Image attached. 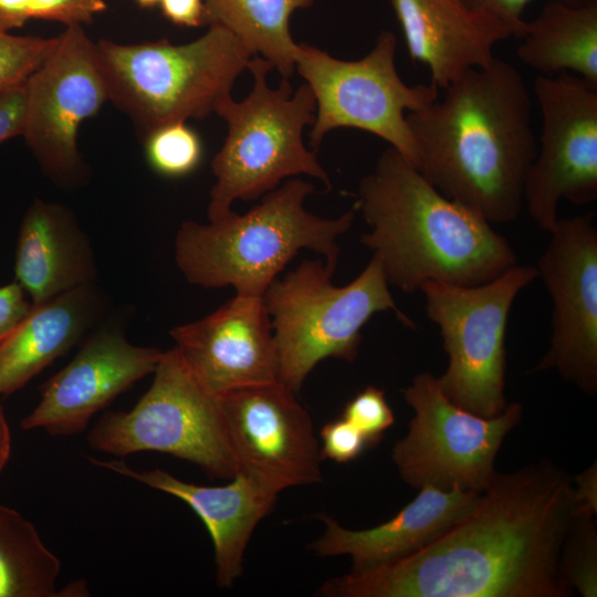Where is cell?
<instances>
[{
    "label": "cell",
    "instance_id": "cb8c5ba5",
    "mask_svg": "<svg viewBox=\"0 0 597 597\" xmlns=\"http://www.w3.org/2000/svg\"><path fill=\"white\" fill-rule=\"evenodd\" d=\"M315 0H205L209 25L223 27L254 54L265 59L283 78L295 70L298 43L290 31L294 11Z\"/></svg>",
    "mask_w": 597,
    "mask_h": 597
},
{
    "label": "cell",
    "instance_id": "d6a6232c",
    "mask_svg": "<svg viewBox=\"0 0 597 597\" xmlns=\"http://www.w3.org/2000/svg\"><path fill=\"white\" fill-rule=\"evenodd\" d=\"M32 304L15 282L0 286V346L31 311Z\"/></svg>",
    "mask_w": 597,
    "mask_h": 597
},
{
    "label": "cell",
    "instance_id": "277c9868",
    "mask_svg": "<svg viewBox=\"0 0 597 597\" xmlns=\"http://www.w3.org/2000/svg\"><path fill=\"white\" fill-rule=\"evenodd\" d=\"M314 186L300 178L264 195L244 214L198 223L185 221L175 237V261L186 280L205 289L232 286L235 294L263 296L286 264L302 249L323 256L335 271L337 240L355 221V205L334 219L304 208Z\"/></svg>",
    "mask_w": 597,
    "mask_h": 597
},
{
    "label": "cell",
    "instance_id": "ac0fdd59",
    "mask_svg": "<svg viewBox=\"0 0 597 597\" xmlns=\"http://www.w3.org/2000/svg\"><path fill=\"white\" fill-rule=\"evenodd\" d=\"M409 55L426 64L431 83L446 88L494 60V46L514 36L506 22L461 0H389Z\"/></svg>",
    "mask_w": 597,
    "mask_h": 597
},
{
    "label": "cell",
    "instance_id": "6da1fadb",
    "mask_svg": "<svg viewBox=\"0 0 597 597\" xmlns=\"http://www.w3.org/2000/svg\"><path fill=\"white\" fill-rule=\"evenodd\" d=\"M574 480L551 460L496 473L475 504L423 548L329 579L326 597H568L559 570Z\"/></svg>",
    "mask_w": 597,
    "mask_h": 597
},
{
    "label": "cell",
    "instance_id": "5bb4252c",
    "mask_svg": "<svg viewBox=\"0 0 597 597\" xmlns=\"http://www.w3.org/2000/svg\"><path fill=\"white\" fill-rule=\"evenodd\" d=\"M595 213L558 219L536 266L553 301L548 350L533 371L555 369L588 396L597 391Z\"/></svg>",
    "mask_w": 597,
    "mask_h": 597
},
{
    "label": "cell",
    "instance_id": "4316f807",
    "mask_svg": "<svg viewBox=\"0 0 597 597\" xmlns=\"http://www.w3.org/2000/svg\"><path fill=\"white\" fill-rule=\"evenodd\" d=\"M565 584L583 597L597 596L596 515L574 514L559 559Z\"/></svg>",
    "mask_w": 597,
    "mask_h": 597
},
{
    "label": "cell",
    "instance_id": "8fae6325",
    "mask_svg": "<svg viewBox=\"0 0 597 597\" xmlns=\"http://www.w3.org/2000/svg\"><path fill=\"white\" fill-rule=\"evenodd\" d=\"M412 408L408 433L392 449L401 479L415 489L482 493L496 475V454L523 415L519 402L494 417L472 413L441 390L438 377L418 374L404 389Z\"/></svg>",
    "mask_w": 597,
    "mask_h": 597
},
{
    "label": "cell",
    "instance_id": "9c48e42d",
    "mask_svg": "<svg viewBox=\"0 0 597 597\" xmlns=\"http://www.w3.org/2000/svg\"><path fill=\"white\" fill-rule=\"evenodd\" d=\"M148 390L128 411H107L87 442L115 457L167 453L198 465L210 478L232 479L237 464L218 396L193 377L176 347L164 352Z\"/></svg>",
    "mask_w": 597,
    "mask_h": 597
},
{
    "label": "cell",
    "instance_id": "f35d334b",
    "mask_svg": "<svg viewBox=\"0 0 597 597\" xmlns=\"http://www.w3.org/2000/svg\"><path fill=\"white\" fill-rule=\"evenodd\" d=\"M134 2L143 9H150L159 6L160 0H134Z\"/></svg>",
    "mask_w": 597,
    "mask_h": 597
},
{
    "label": "cell",
    "instance_id": "d4e9b609",
    "mask_svg": "<svg viewBox=\"0 0 597 597\" xmlns=\"http://www.w3.org/2000/svg\"><path fill=\"white\" fill-rule=\"evenodd\" d=\"M61 563L34 524L0 504V597H60Z\"/></svg>",
    "mask_w": 597,
    "mask_h": 597
},
{
    "label": "cell",
    "instance_id": "f546056e",
    "mask_svg": "<svg viewBox=\"0 0 597 597\" xmlns=\"http://www.w3.org/2000/svg\"><path fill=\"white\" fill-rule=\"evenodd\" d=\"M107 9L105 0H29V20L59 22L65 27L91 23Z\"/></svg>",
    "mask_w": 597,
    "mask_h": 597
},
{
    "label": "cell",
    "instance_id": "7402d4cb",
    "mask_svg": "<svg viewBox=\"0 0 597 597\" xmlns=\"http://www.w3.org/2000/svg\"><path fill=\"white\" fill-rule=\"evenodd\" d=\"M102 310V296L93 284L32 305L27 317L0 346V397L23 388L78 343Z\"/></svg>",
    "mask_w": 597,
    "mask_h": 597
},
{
    "label": "cell",
    "instance_id": "d6986e66",
    "mask_svg": "<svg viewBox=\"0 0 597 597\" xmlns=\"http://www.w3.org/2000/svg\"><path fill=\"white\" fill-rule=\"evenodd\" d=\"M88 460L188 504L210 534L217 584L226 588L231 587L242 574L251 535L277 498L276 492L241 472H237L226 485L205 486L181 481L161 469L136 471L123 460Z\"/></svg>",
    "mask_w": 597,
    "mask_h": 597
},
{
    "label": "cell",
    "instance_id": "9a60e30c",
    "mask_svg": "<svg viewBox=\"0 0 597 597\" xmlns=\"http://www.w3.org/2000/svg\"><path fill=\"white\" fill-rule=\"evenodd\" d=\"M218 399L237 472L277 494L322 480L311 417L284 384L243 387Z\"/></svg>",
    "mask_w": 597,
    "mask_h": 597
},
{
    "label": "cell",
    "instance_id": "52a82bcc",
    "mask_svg": "<svg viewBox=\"0 0 597 597\" xmlns=\"http://www.w3.org/2000/svg\"><path fill=\"white\" fill-rule=\"evenodd\" d=\"M334 272L323 259L304 260L276 277L263 294L280 381L295 394L321 360L356 359L360 331L374 314L392 311L405 326L415 327L394 301L376 255L344 286L332 283Z\"/></svg>",
    "mask_w": 597,
    "mask_h": 597
},
{
    "label": "cell",
    "instance_id": "44dd1931",
    "mask_svg": "<svg viewBox=\"0 0 597 597\" xmlns=\"http://www.w3.org/2000/svg\"><path fill=\"white\" fill-rule=\"evenodd\" d=\"M14 274L32 305L94 283L93 248L69 208L41 199L30 205L19 229Z\"/></svg>",
    "mask_w": 597,
    "mask_h": 597
},
{
    "label": "cell",
    "instance_id": "2e32d148",
    "mask_svg": "<svg viewBox=\"0 0 597 597\" xmlns=\"http://www.w3.org/2000/svg\"><path fill=\"white\" fill-rule=\"evenodd\" d=\"M164 352L129 343L119 328L88 336L75 357L41 388V399L22 419L23 430L73 436L136 381L153 374Z\"/></svg>",
    "mask_w": 597,
    "mask_h": 597
},
{
    "label": "cell",
    "instance_id": "3957f363",
    "mask_svg": "<svg viewBox=\"0 0 597 597\" xmlns=\"http://www.w3.org/2000/svg\"><path fill=\"white\" fill-rule=\"evenodd\" d=\"M355 207L370 229L360 242L379 259L388 284L405 293L426 281L483 284L517 264L492 223L443 196L392 147L359 181Z\"/></svg>",
    "mask_w": 597,
    "mask_h": 597
},
{
    "label": "cell",
    "instance_id": "484cf974",
    "mask_svg": "<svg viewBox=\"0 0 597 597\" xmlns=\"http://www.w3.org/2000/svg\"><path fill=\"white\" fill-rule=\"evenodd\" d=\"M144 149L150 168L168 178L191 174L203 157L202 139L187 122L155 128L144 136Z\"/></svg>",
    "mask_w": 597,
    "mask_h": 597
},
{
    "label": "cell",
    "instance_id": "f1b7e54d",
    "mask_svg": "<svg viewBox=\"0 0 597 597\" xmlns=\"http://www.w3.org/2000/svg\"><path fill=\"white\" fill-rule=\"evenodd\" d=\"M342 417L359 430L368 448L379 443L384 432L395 422L385 392L374 386H367L354 396L345 405Z\"/></svg>",
    "mask_w": 597,
    "mask_h": 597
},
{
    "label": "cell",
    "instance_id": "836d02e7",
    "mask_svg": "<svg viewBox=\"0 0 597 597\" xmlns=\"http://www.w3.org/2000/svg\"><path fill=\"white\" fill-rule=\"evenodd\" d=\"M471 8L483 10L502 21L514 30V36L521 38L525 28L523 14L531 0H461ZM561 2L582 6L596 0H558Z\"/></svg>",
    "mask_w": 597,
    "mask_h": 597
},
{
    "label": "cell",
    "instance_id": "8d00e7d4",
    "mask_svg": "<svg viewBox=\"0 0 597 597\" xmlns=\"http://www.w3.org/2000/svg\"><path fill=\"white\" fill-rule=\"evenodd\" d=\"M29 0H0V31L23 27L29 21Z\"/></svg>",
    "mask_w": 597,
    "mask_h": 597
},
{
    "label": "cell",
    "instance_id": "5b68a950",
    "mask_svg": "<svg viewBox=\"0 0 597 597\" xmlns=\"http://www.w3.org/2000/svg\"><path fill=\"white\" fill-rule=\"evenodd\" d=\"M109 102L146 136L155 128L203 119L216 111L254 55L223 27L211 24L198 39L123 44L96 42Z\"/></svg>",
    "mask_w": 597,
    "mask_h": 597
},
{
    "label": "cell",
    "instance_id": "7c38bea8",
    "mask_svg": "<svg viewBox=\"0 0 597 597\" xmlns=\"http://www.w3.org/2000/svg\"><path fill=\"white\" fill-rule=\"evenodd\" d=\"M109 102L96 42L74 25L57 35L53 51L27 81L22 137L42 170L56 185L83 181L85 165L78 129Z\"/></svg>",
    "mask_w": 597,
    "mask_h": 597
},
{
    "label": "cell",
    "instance_id": "74e56055",
    "mask_svg": "<svg viewBox=\"0 0 597 597\" xmlns=\"http://www.w3.org/2000/svg\"><path fill=\"white\" fill-rule=\"evenodd\" d=\"M11 453V433L4 410L0 405V473L4 469Z\"/></svg>",
    "mask_w": 597,
    "mask_h": 597
},
{
    "label": "cell",
    "instance_id": "30bf717a",
    "mask_svg": "<svg viewBox=\"0 0 597 597\" xmlns=\"http://www.w3.org/2000/svg\"><path fill=\"white\" fill-rule=\"evenodd\" d=\"M396 51L391 31H381L369 53L354 61L298 43L295 70L316 102L310 133L313 151L331 130L356 128L386 140L416 167L417 149L406 113L437 101L439 88L433 83L406 84L396 69Z\"/></svg>",
    "mask_w": 597,
    "mask_h": 597
},
{
    "label": "cell",
    "instance_id": "1f68e13d",
    "mask_svg": "<svg viewBox=\"0 0 597 597\" xmlns=\"http://www.w3.org/2000/svg\"><path fill=\"white\" fill-rule=\"evenodd\" d=\"M25 83L0 93V144L23 134L27 111Z\"/></svg>",
    "mask_w": 597,
    "mask_h": 597
},
{
    "label": "cell",
    "instance_id": "603a6c76",
    "mask_svg": "<svg viewBox=\"0 0 597 597\" xmlns=\"http://www.w3.org/2000/svg\"><path fill=\"white\" fill-rule=\"evenodd\" d=\"M516 54L521 62L551 75L573 71L597 86V0L573 6L547 1L525 23Z\"/></svg>",
    "mask_w": 597,
    "mask_h": 597
},
{
    "label": "cell",
    "instance_id": "4fadbf2b",
    "mask_svg": "<svg viewBox=\"0 0 597 597\" xmlns=\"http://www.w3.org/2000/svg\"><path fill=\"white\" fill-rule=\"evenodd\" d=\"M543 128L524 185V205L540 229L551 232L558 205L597 199V86L577 75H538L534 82Z\"/></svg>",
    "mask_w": 597,
    "mask_h": 597
},
{
    "label": "cell",
    "instance_id": "e0dca14e",
    "mask_svg": "<svg viewBox=\"0 0 597 597\" xmlns=\"http://www.w3.org/2000/svg\"><path fill=\"white\" fill-rule=\"evenodd\" d=\"M170 336L193 377L212 395L280 381L263 296L235 294L205 317L175 326Z\"/></svg>",
    "mask_w": 597,
    "mask_h": 597
},
{
    "label": "cell",
    "instance_id": "ffe728a7",
    "mask_svg": "<svg viewBox=\"0 0 597 597\" xmlns=\"http://www.w3.org/2000/svg\"><path fill=\"white\" fill-rule=\"evenodd\" d=\"M481 493L422 488L392 519L367 530H348L326 514L324 533L311 544L321 557L346 555L353 572L404 558L430 544L458 522Z\"/></svg>",
    "mask_w": 597,
    "mask_h": 597
},
{
    "label": "cell",
    "instance_id": "e575fe53",
    "mask_svg": "<svg viewBox=\"0 0 597 597\" xmlns=\"http://www.w3.org/2000/svg\"><path fill=\"white\" fill-rule=\"evenodd\" d=\"M163 15L179 27L197 28L207 23L205 0H160Z\"/></svg>",
    "mask_w": 597,
    "mask_h": 597
},
{
    "label": "cell",
    "instance_id": "4dcf8cb0",
    "mask_svg": "<svg viewBox=\"0 0 597 597\" xmlns=\"http://www.w3.org/2000/svg\"><path fill=\"white\" fill-rule=\"evenodd\" d=\"M322 459L345 463L357 459L368 448L364 436L349 421L341 417L327 422L320 432Z\"/></svg>",
    "mask_w": 597,
    "mask_h": 597
},
{
    "label": "cell",
    "instance_id": "83f0119b",
    "mask_svg": "<svg viewBox=\"0 0 597 597\" xmlns=\"http://www.w3.org/2000/svg\"><path fill=\"white\" fill-rule=\"evenodd\" d=\"M56 42L57 36L14 35L0 31V93L27 82Z\"/></svg>",
    "mask_w": 597,
    "mask_h": 597
},
{
    "label": "cell",
    "instance_id": "8992f818",
    "mask_svg": "<svg viewBox=\"0 0 597 597\" xmlns=\"http://www.w3.org/2000/svg\"><path fill=\"white\" fill-rule=\"evenodd\" d=\"M247 69L253 78L248 96L235 102L228 95L214 111L227 124V136L211 163L216 182L209 221L228 214L233 201L255 200L289 177L308 175L331 189L315 151L303 143L304 127L315 119L311 87L304 83L294 92L289 78L270 87L268 74L274 67L260 55H253Z\"/></svg>",
    "mask_w": 597,
    "mask_h": 597
},
{
    "label": "cell",
    "instance_id": "d590c367",
    "mask_svg": "<svg viewBox=\"0 0 597 597\" xmlns=\"http://www.w3.org/2000/svg\"><path fill=\"white\" fill-rule=\"evenodd\" d=\"M574 514L597 513V467L596 462L574 479Z\"/></svg>",
    "mask_w": 597,
    "mask_h": 597
},
{
    "label": "cell",
    "instance_id": "7a4b0ae2",
    "mask_svg": "<svg viewBox=\"0 0 597 597\" xmlns=\"http://www.w3.org/2000/svg\"><path fill=\"white\" fill-rule=\"evenodd\" d=\"M444 91L441 101L407 113L416 168L443 196L490 223L513 222L538 146L523 75L494 57Z\"/></svg>",
    "mask_w": 597,
    "mask_h": 597
},
{
    "label": "cell",
    "instance_id": "ba28073f",
    "mask_svg": "<svg viewBox=\"0 0 597 597\" xmlns=\"http://www.w3.org/2000/svg\"><path fill=\"white\" fill-rule=\"evenodd\" d=\"M537 276L536 266L515 264L479 285L438 281L420 285L426 313L439 327L449 358L438 381L457 406L482 417H494L506 407L509 314L517 294Z\"/></svg>",
    "mask_w": 597,
    "mask_h": 597
}]
</instances>
